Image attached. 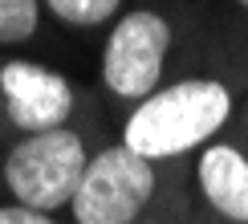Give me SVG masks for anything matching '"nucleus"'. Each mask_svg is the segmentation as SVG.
<instances>
[{
  "label": "nucleus",
  "instance_id": "obj_2",
  "mask_svg": "<svg viewBox=\"0 0 248 224\" xmlns=\"http://www.w3.org/2000/svg\"><path fill=\"white\" fill-rule=\"evenodd\" d=\"M183 69V33L175 13L163 4H126L98 45L94 94L122 114Z\"/></svg>",
  "mask_w": 248,
  "mask_h": 224
},
{
  "label": "nucleus",
  "instance_id": "obj_4",
  "mask_svg": "<svg viewBox=\"0 0 248 224\" xmlns=\"http://www.w3.org/2000/svg\"><path fill=\"white\" fill-rule=\"evenodd\" d=\"M98 135H102V118H90V122H74V127L0 143V200L65 216Z\"/></svg>",
  "mask_w": 248,
  "mask_h": 224
},
{
  "label": "nucleus",
  "instance_id": "obj_7",
  "mask_svg": "<svg viewBox=\"0 0 248 224\" xmlns=\"http://www.w3.org/2000/svg\"><path fill=\"white\" fill-rule=\"evenodd\" d=\"M45 20H53L65 33H106L126 0H41Z\"/></svg>",
  "mask_w": 248,
  "mask_h": 224
},
{
  "label": "nucleus",
  "instance_id": "obj_6",
  "mask_svg": "<svg viewBox=\"0 0 248 224\" xmlns=\"http://www.w3.org/2000/svg\"><path fill=\"white\" fill-rule=\"evenodd\" d=\"M187 196L212 224H248V139L244 130L212 139L183 163Z\"/></svg>",
  "mask_w": 248,
  "mask_h": 224
},
{
  "label": "nucleus",
  "instance_id": "obj_3",
  "mask_svg": "<svg viewBox=\"0 0 248 224\" xmlns=\"http://www.w3.org/2000/svg\"><path fill=\"white\" fill-rule=\"evenodd\" d=\"M187 196L183 167H163L134 155L114 135H98L65 208L69 224H134L155 208Z\"/></svg>",
  "mask_w": 248,
  "mask_h": 224
},
{
  "label": "nucleus",
  "instance_id": "obj_11",
  "mask_svg": "<svg viewBox=\"0 0 248 224\" xmlns=\"http://www.w3.org/2000/svg\"><path fill=\"white\" fill-rule=\"evenodd\" d=\"M236 4H244V8H248V0H236Z\"/></svg>",
  "mask_w": 248,
  "mask_h": 224
},
{
  "label": "nucleus",
  "instance_id": "obj_8",
  "mask_svg": "<svg viewBox=\"0 0 248 224\" xmlns=\"http://www.w3.org/2000/svg\"><path fill=\"white\" fill-rule=\"evenodd\" d=\"M45 29V8L41 0H0V49L4 53H25L41 41Z\"/></svg>",
  "mask_w": 248,
  "mask_h": 224
},
{
  "label": "nucleus",
  "instance_id": "obj_1",
  "mask_svg": "<svg viewBox=\"0 0 248 224\" xmlns=\"http://www.w3.org/2000/svg\"><path fill=\"white\" fill-rule=\"evenodd\" d=\"M248 98V78L232 65H187L155 94L122 110L114 139L134 155L183 167L200 147L228 135Z\"/></svg>",
  "mask_w": 248,
  "mask_h": 224
},
{
  "label": "nucleus",
  "instance_id": "obj_10",
  "mask_svg": "<svg viewBox=\"0 0 248 224\" xmlns=\"http://www.w3.org/2000/svg\"><path fill=\"white\" fill-rule=\"evenodd\" d=\"M0 224H69L61 212H33L13 200H0Z\"/></svg>",
  "mask_w": 248,
  "mask_h": 224
},
{
  "label": "nucleus",
  "instance_id": "obj_5",
  "mask_svg": "<svg viewBox=\"0 0 248 224\" xmlns=\"http://www.w3.org/2000/svg\"><path fill=\"white\" fill-rule=\"evenodd\" d=\"M90 118H102L98 94L86 90L74 74L45 57L0 49V143Z\"/></svg>",
  "mask_w": 248,
  "mask_h": 224
},
{
  "label": "nucleus",
  "instance_id": "obj_9",
  "mask_svg": "<svg viewBox=\"0 0 248 224\" xmlns=\"http://www.w3.org/2000/svg\"><path fill=\"white\" fill-rule=\"evenodd\" d=\"M134 224H212V220L195 212L191 196H179V200H171V204H163V208H155L151 216H142V220H134Z\"/></svg>",
  "mask_w": 248,
  "mask_h": 224
},
{
  "label": "nucleus",
  "instance_id": "obj_12",
  "mask_svg": "<svg viewBox=\"0 0 248 224\" xmlns=\"http://www.w3.org/2000/svg\"><path fill=\"white\" fill-rule=\"evenodd\" d=\"M244 139H248V135H244Z\"/></svg>",
  "mask_w": 248,
  "mask_h": 224
}]
</instances>
